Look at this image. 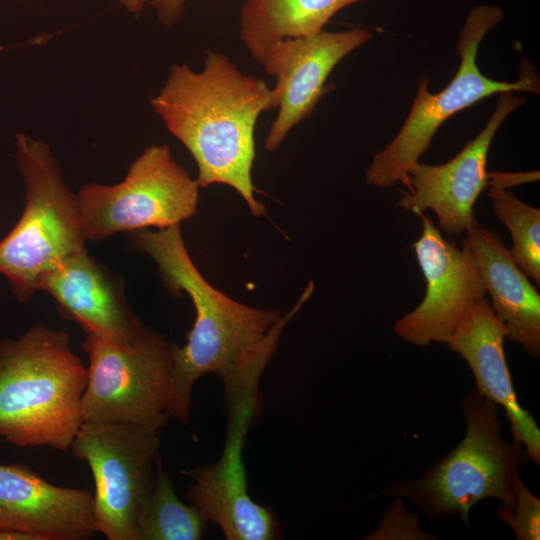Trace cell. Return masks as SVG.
Wrapping results in <instances>:
<instances>
[{"label":"cell","instance_id":"cell-9","mask_svg":"<svg viewBox=\"0 0 540 540\" xmlns=\"http://www.w3.org/2000/svg\"><path fill=\"white\" fill-rule=\"evenodd\" d=\"M158 430L128 423L83 422L70 447L94 478L97 532L109 540H138L142 509L160 458Z\"/></svg>","mask_w":540,"mask_h":540},{"label":"cell","instance_id":"cell-16","mask_svg":"<svg viewBox=\"0 0 540 540\" xmlns=\"http://www.w3.org/2000/svg\"><path fill=\"white\" fill-rule=\"evenodd\" d=\"M505 330L489 300H479L458 324L449 349L460 355L472 371L476 391L505 409L513 440L522 444L531 461L540 464V430L518 403L504 352Z\"/></svg>","mask_w":540,"mask_h":540},{"label":"cell","instance_id":"cell-23","mask_svg":"<svg viewBox=\"0 0 540 540\" xmlns=\"http://www.w3.org/2000/svg\"><path fill=\"white\" fill-rule=\"evenodd\" d=\"M187 0H147V5L152 7L159 20L171 27L181 18Z\"/></svg>","mask_w":540,"mask_h":540},{"label":"cell","instance_id":"cell-4","mask_svg":"<svg viewBox=\"0 0 540 540\" xmlns=\"http://www.w3.org/2000/svg\"><path fill=\"white\" fill-rule=\"evenodd\" d=\"M466 432L460 443L422 476L383 488L379 494L409 499L431 521L459 516L469 525L471 509L494 498L504 509L516 502V485L531 460L525 447L501 434L498 405L475 390L461 400Z\"/></svg>","mask_w":540,"mask_h":540},{"label":"cell","instance_id":"cell-18","mask_svg":"<svg viewBox=\"0 0 540 540\" xmlns=\"http://www.w3.org/2000/svg\"><path fill=\"white\" fill-rule=\"evenodd\" d=\"M362 0H246L239 15V35L261 65L281 39L318 33L341 9Z\"/></svg>","mask_w":540,"mask_h":540},{"label":"cell","instance_id":"cell-5","mask_svg":"<svg viewBox=\"0 0 540 540\" xmlns=\"http://www.w3.org/2000/svg\"><path fill=\"white\" fill-rule=\"evenodd\" d=\"M15 159L25 185V207L0 240V274L16 298L28 302L44 275L85 250L77 196L66 185L49 146L16 134Z\"/></svg>","mask_w":540,"mask_h":540},{"label":"cell","instance_id":"cell-8","mask_svg":"<svg viewBox=\"0 0 540 540\" xmlns=\"http://www.w3.org/2000/svg\"><path fill=\"white\" fill-rule=\"evenodd\" d=\"M199 184L173 158L168 145L147 147L114 185L85 184L76 194L83 235L93 242L120 232L164 229L191 218Z\"/></svg>","mask_w":540,"mask_h":540},{"label":"cell","instance_id":"cell-19","mask_svg":"<svg viewBox=\"0 0 540 540\" xmlns=\"http://www.w3.org/2000/svg\"><path fill=\"white\" fill-rule=\"evenodd\" d=\"M206 530L199 511L178 498L159 458L153 488L138 520V540H199Z\"/></svg>","mask_w":540,"mask_h":540},{"label":"cell","instance_id":"cell-3","mask_svg":"<svg viewBox=\"0 0 540 540\" xmlns=\"http://www.w3.org/2000/svg\"><path fill=\"white\" fill-rule=\"evenodd\" d=\"M86 383L64 331L35 325L0 342V436L20 448L70 449Z\"/></svg>","mask_w":540,"mask_h":540},{"label":"cell","instance_id":"cell-24","mask_svg":"<svg viewBox=\"0 0 540 540\" xmlns=\"http://www.w3.org/2000/svg\"><path fill=\"white\" fill-rule=\"evenodd\" d=\"M539 173H500V172H488V186L500 187L506 189L512 185L526 183L529 181H535L538 179Z\"/></svg>","mask_w":540,"mask_h":540},{"label":"cell","instance_id":"cell-17","mask_svg":"<svg viewBox=\"0 0 540 540\" xmlns=\"http://www.w3.org/2000/svg\"><path fill=\"white\" fill-rule=\"evenodd\" d=\"M462 247L470 255L505 338L540 358V295L500 237L476 223Z\"/></svg>","mask_w":540,"mask_h":540},{"label":"cell","instance_id":"cell-12","mask_svg":"<svg viewBox=\"0 0 540 540\" xmlns=\"http://www.w3.org/2000/svg\"><path fill=\"white\" fill-rule=\"evenodd\" d=\"M525 98L512 91L499 93L485 127L450 161L439 165L418 162L409 172V188L402 191L399 205L413 214L432 210L447 234L464 235L477 222L474 205L488 187L487 159L501 124Z\"/></svg>","mask_w":540,"mask_h":540},{"label":"cell","instance_id":"cell-1","mask_svg":"<svg viewBox=\"0 0 540 540\" xmlns=\"http://www.w3.org/2000/svg\"><path fill=\"white\" fill-rule=\"evenodd\" d=\"M129 233L133 244L155 261L164 286L174 295L186 293L196 312L187 342L172 344L171 418L188 423L193 386L209 373L224 385L229 418L253 416L259 378L282 329L312 295L313 282L283 317L276 309L249 307L213 287L193 263L180 225Z\"/></svg>","mask_w":540,"mask_h":540},{"label":"cell","instance_id":"cell-11","mask_svg":"<svg viewBox=\"0 0 540 540\" xmlns=\"http://www.w3.org/2000/svg\"><path fill=\"white\" fill-rule=\"evenodd\" d=\"M369 30L353 28L281 39L268 50L261 66L275 77L272 109L278 113L267 133L264 148L276 150L289 132L308 118L327 92L326 81L336 65L368 42Z\"/></svg>","mask_w":540,"mask_h":540},{"label":"cell","instance_id":"cell-25","mask_svg":"<svg viewBox=\"0 0 540 540\" xmlns=\"http://www.w3.org/2000/svg\"><path fill=\"white\" fill-rule=\"evenodd\" d=\"M118 2L130 13H140L147 5V0H118Z\"/></svg>","mask_w":540,"mask_h":540},{"label":"cell","instance_id":"cell-13","mask_svg":"<svg viewBox=\"0 0 540 540\" xmlns=\"http://www.w3.org/2000/svg\"><path fill=\"white\" fill-rule=\"evenodd\" d=\"M0 529L34 540H86L96 533L93 494L56 486L21 464H0Z\"/></svg>","mask_w":540,"mask_h":540},{"label":"cell","instance_id":"cell-14","mask_svg":"<svg viewBox=\"0 0 540 540\" xmlns=\"http://www.w3.org/2000/svg\"><path fill=\"white\" fill-rule=\"evenodd\" d=\"M39 290L50 294L59 311L87 334L105 341L132 343L147 328L129 308L120 280L86 249L44 275Z\"/></svg>","mask_w":540,"mask_h":540},{"label":"cell","instance_id":"cell-2","mask_svg":"<svg viewBox=\"0 0 540 540\" xmlns=\"http://www.w3.org/2000/svg\"><path fill=\"white\" fill-rule=\"evenodd\" d=\"M149 103L192 155L200 187L231 186L254 215L265 214L251 177L255 126L260 114L272 109L271 88L264 80L244 74L225 54L208 50L199 72L173 63Z\"/></svg>","mask_w":540,"mask_h":540},{"label":"cell","instance_id":"cell-20","mask_svg":"<svg viewBox=\"0 0 540 540\" xmlns=\"http://www.w3.org/2000/svg\"><path fill=\"white\" fill-rule=\"evenodd\" d=\"M493 210L508 229L509 249L518 267L540 285V210L530 206L500 187H490Z\"/></svg>","mask_w":540,"mask_h":540},{"label":"cell","instance_id":"cell-7","mask_svg":"<svg viewBox=\"0 0 540 540\" xmlns=\"http://www.w3.org/2000/svg\"><path fill=\"white\" fill-rule=\"evenodd\" d=\"M83 422L128 423L160 430L171 418L172 344L148 327L132 343L87 334Z\"/></svg>","mask_w":540,"mask_h":540},{"label":"cell","instance_id":"cell-6","mask_svg":"<svg viewBox=\"0 0 540 540\" xmlns=\"http://www.w3.org/2000/svg\"><path fill=\"white\" fill-rule=\"evenodd\" d=\"M503 19V11L494 5H479L469 12L456 45L461 58L457 73L438 93H430L428 78L422 77L402 128L375 154L367 168V184L388 188L402 183L408 189L409 172L429 149L438 128L451 116L496 93L524 91L539 94V81L528 67H522L517 81L506 82L486 77L477 66L481 41Z\"/></svg>","mask_w":540,"mask_h":540},{"label":"cell","instance_id":"cell-15","mask_svg":"<svg viewBox=\"0 0 540 540\" xmlns=\"http://www.w3.org/2000/svg\"><path fill=\"white\" fill-rule=\"evenodd\" d=\"M246 428L229 427L221 458L181 473L193 480L186 498L204 520L214 523L227 540H273L282 528L269 506L248 493L241 450Z\"/></svg>","mask_w":540,"mask_h":540},{"label":"cell","instance_id":"cell-10","mask_svg":"<svg viewBox=\"0 0 540 540\" xmlns=\"http://www.w3.org/2000/svg\"><path fill=\"white\" fill-rule=\"evenodd\" d=\"M418 216L422 233L411 247L426 281V293L414 310L395 322L394 331L415 346L447 344L486 292L468 252L446 240L430 217Z\"/></svg>","mask_w":540,"mask_h":540},{"label":"cell","instance_id":"cell-22","mask_svg":"<svg viewBox=\"0 0 540 540\" xmlns=\"http://www.w3.org/2000/svg\"><path fill=\"white\" fill-rule=\"evenodd\" d=\"M391 505L384 511L376 530L363 537L367 540H432L435 537L423 531L418 516L406 509L402 498L394 497Z\"/></svg>","mask_w":540,"mask_h":540},{"label":"cell","instance_id":"cell-21","mask_svg":"<svg viewBox=\"0 0 540 540\" xmlns=\"http://www.w3.org/2000/svg\"><path fill=\"white\" fill-rule=\"evenodd\" d=\"M516 502L512 510L497 508V516L513 531L517 540L540 539V500L520 478L517 482Z\"/></svg>","mask_w":540,"mask_h":540}]
</instances>
